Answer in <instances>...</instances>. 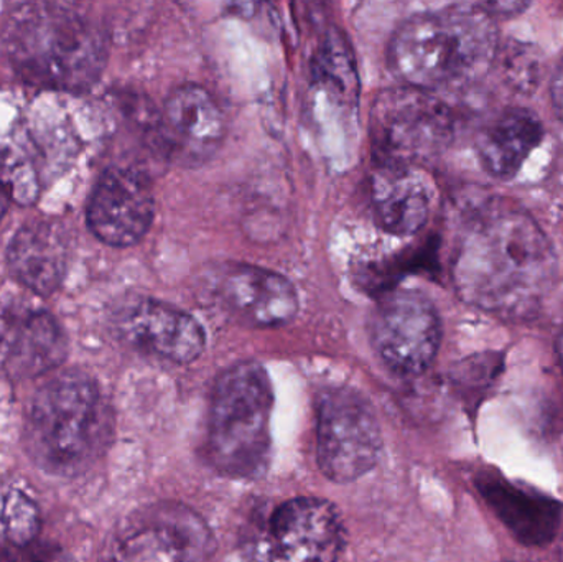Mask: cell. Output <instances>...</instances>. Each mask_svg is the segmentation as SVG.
Listing matches in <instances>:
<instances>
[{
	"label": "cell",
	"mask_w": 563,
	"mask_h": 562,
	"mask_svg": "<svg viewBox=\"0 0 563 562\" xmlns=\"http://www.w3.org/2000/svg\"><path fill=\"white\" fill-rule=\"evenodd\" d=\"M555 269L554 250L541 227L526 211L498 201L466 228L452 276L466 304L516 319L539 309Z\"/></svg>",
	"instance_id": "1"
},
{
	"label": "cell",
	"mask_w": 563,
	"mask_h": 562,
	"mask_svg": "<svg viewBox=\"0 0 563 562\" xmlns=\"http://www.w3.org/2000/svg\"><path fill=\"white\" fill-rule=\"evenodd\" d=\"M2 40L25 81L56 91L91 88L108 59L101 26L68 3H20L3 23Z\"/></svg>",
	"instance_id": "2"
},
{
	"label": "cell",
	"mask_w": 563,
	"mask_h": 562,
	"mask_svg": "<svg viewBox=\"0 0 563 562\" xmlns=\"http://www.w3.org/2000/svg\"><path fill=\"white\" fill-rule=\"evenodd\" d=\"M496 52L493 16L482 5H455L406 20L390 38L387 62L406 86L432 92L485 75Z\"/></svg>",
	"instance_id": "3"
},
{
	"label": "cell",
	"mask_w": 563,
	"mask_h": 562,
	"mask_svg": "<svg viewBox=\"0 0 563 562\" xmlns=\"http://www.w3.org/2000/svg\"><path fill=\"white\" fill-rule=\"evenodd\" d=\"M111 432V409L98 383L71 370L33 395L23 422V448L46 474L76 477L104 454Z\"/></svg>",
	"instance_id": "4"
},
{
	"label": "cell",
	"mask_w": 563,
	"mask_h": 562,
	"mask_svg": "<svg viewBox=\"0 0 563 562\" xmlns=\"http://www.w3.org/2000/svg\"><path fill=\"white\" fill-rule=\"evenodd\" d=\"M274 393L266 368L241 362L218 376L207 425V459L220 474L251 478L266 469Z\"/></svg>",
	"instance_id": "5"
},
{
	"label": "cell",
	"mask_w": 563,
	"mask_h": 562,
	"mask_svg": "<svg viewBox=\"0 0 563 562\" xmlns=\"http://www.w3.org/2000/svg\"><path fill=\"white\" fill-rule=\"evenodd\" d=\"M343 543L340 515L314 497L263 508L243 535V551L251 562H334Z\"/></svg>",
	"instance_id": "6"
},
{
	"label": "cell",
	"mask_w": 563,
	"mask_h": 562,
	"mask_svg": "<svg viewBox=\"0 0 563 562\" xmlns=\"http://www.w3.org/2000/svg\"><path fill=\"white\" fill-rule=\"evenodd\" d=\"M369 128L377 165H420L449 147L455 121L433 92L399 86L374 99Z\"/></svg>",
	"instance_id": "7"
},
{
	"label": "cell",
	"mask_w": 563,
	"mask_h": 562,
	"mask_svg": "<svg viewBox=\"0 0 563 562\" xmlns=\"http://www.w3.org/2000/svg\"><path fill=\"white\" fill-rule=\"evenodd\" d=\"M217 544L203 518L180 504L135 511L115 531L106 562H210Z\"/></svg>",
	"instance_id": "8"
},
{
	"label": "cell",
	"mask_w": 563,
	"mask_h": 562,
	"mask_svg": "<svg viewBox=\"0 0 563 562\" xmlns=\"http://www.w3.org/2000/svg\"><path fill=\"white\" fill-rule=\"evenodd\" d=\"M383 451L379 422L366 399L331 389L318 406L317 458L330 481L346 484L373 471Z\"/></svg>",
	"instance_id": "9"
},
{
	"label": "cell",
	"mask_w": 563,
	"mask_h": 562,
	"mask_svg": "<svg viewBox=\"0 0 563 562\" xmlns=\"http://www.w3.org/2000/svg\"><path fill=\"white\" fill-rule=\"evenodd\" d=\"M369 332L374 352L390 372L419 376L439 353L442 323L429 297L417 290H394L377 304Z\"/></svg>",
	"instance_id": "10"
},
{
	"label": "cell",
	"mask_w": 563,
	"mask_h": 562,
	"mask_svg": "<svg viewBox=\"0 0 563 562\" xmlns=\"http://www.w3.org/2000/svg\"><path fill=\"white\" fill-rule=\"evenodd\" d=\"M109 322L125 345L178 365L195 362L207 345L203 327L194 316L152 297L119 300Z\"/></svg>",
	"instance_id": "11"
},
{
	"label": "cell",
	"mask_w": 563,
	"mask_h": 562,
	"mask_svg": "<svg viewBox=\"0 0 563 562\" xmlns=\"http://www.w3.org/2000/svg\"><path fill=\"white\" fill-rule=\"evenodd\" d=\"M207 280L218 306L246 326L273 329L297 316L298 296L294 284L274 271L227 263L218 266Z\"/></svg>",
	"instance_id": "12"
},
{
	"label": "cell",
	"mask_w": 563,
	"mask_h": 562,
	"mask_svg": "<svg viewBox=\"0 0 563 562\" xmlns=\"http://www.w3.org/2000/svg\"><path fill=\"white\" fill-rule=\"evenodd\" d=\"M151 180L134 167L108 168L92 190L88 224L102 243L114 247L137 244L154 223Z\"/></svg>",
	"instance_id": "13"
},
{
	"label": "cell",
	"mask_w": 563,
	"mask_h": 562,
	"mask_svg": "<svg viewBox=\"0 0 563 562\" xmlns=\"http://www.w3.org/2000/svg\"><path fill=\"white\" fill-rule=\"evenodd\" d=\"M161 131L172 157L191 164L217 152L227 135V118L207 88L188 82L165 99Z\"/></svg>",
	"instance_id": "14"
},
{
	"label": "cell",
	"mask_w": 563,
	"mask_h": 562,
	"mask_svg": "<svg viewBox=\"0 0 563 562\" xmlns=\"http://www.w3.org/2000/svg\"><path fill=\"white\" fill-rule=\"evenodd\" d=\"M68 340L55 317L43 310L0 316V370L10 378H35L65 362Z\"/></svg>",
	"instance_id": "15"
},
{
	"label": "cell",
	"mask_w": 563,
	"mask_h": 562,
	"mask_svg": "<svg viewBox=\"0 0 563 562\" xmlns=\"http://www.w3.org/2000/svg\"><path fill=\"white\" fill-rule=\"evenodd\" d=\"M476 487L519 543L542 548L558 540L563 528V507L554 498L486 472L476 478Z\"/></svg>",
	"instance_id": "16"
},
{
	"label": "cell",
	"mask_w": 563,
	"mask_h": 562,
	"mask_svg": "<svg viewBox=\"0 0 563 562\" xmlns=\"http://www.w3.org/2000/svg\"><path fill=\"white\" fill-rule=\"evenodd\" d=\"M432 197V185L420 165H377L371 180L374 218L394 236H413L426 227Z\"/></svg>",
	"instance_id": "17"
},
{
	"label": "cell",
	"mask_w": 563,
	"mask_h": 562,
	"mask_svg": "<svg viewBox=\"0 0 563 562\" xmlns=\"http://www.w3.org/2000/svg\"><path fill=\"white\" fill-rule=\"evenodd\" d=\"M68 238L58 224L49 221L26 224L9 246V269L16 280L33 293L49 296L68 273Z\"/></svg>",
	"instance_id": "18"
},
{
	"label": "cell",
	"mask_w": 563,
	"mask_h": 562,
	"mask_svg": "<svg viewBox=\"0 0 563 562\" xmlns=\"http://www.w3.org/2000/svg\"><path fill=\"white\" fill-rule=\"evenodd\" d=\"M541 121L528 109H508L489 122L478 137V155L489 175L501 180L515 177L526 158L541 144Z\"/></svg>",
	"instance_id": "19"
},
{
	"label": "cell",
	"mask_w": 563,
	"mask_h": 562,
	"mask_svg": "<svg viewBox=\"0 0 563 562\" xmlns=\"http://www.w3.org/2000/svg\"><path fill=\"white\" fill-rule=\"evenodd\" d=\"M40 531V510L25 487L0 484V548L25 547L36 541Z\"/></svg>",
	"instance_id": "20"
},
{
	"label": "cell",
	"mask_w": 563,
	"mask_h": 562,
	"mask_svg": "<svg viewBox=\"0 0 563 562\" xmlns=\"http://www.w3.org/2000/svg\"><path fill=\"white\" fill-rule=\"evenodd\" d=\"M0 562H71L58 548L36 541L25 547L0 548Z\"/></svg>",
	"instance_id": "21"
},
{
	"label": "cell",
	"mask_w": 563,
	"mask_h": 562,
	"mask_svg": "<svg viewBox=\"0 0 563 562\" xmlns=\"http://www.w3.org/2000/svg\"><path fill=\"white\" fill-rule=\"evenodd\" d=\"M551 99L555 114L563 122V59L555 69L554 78H552Z\"/></svg>",
	"instance_id": "22"
},
{
	"label": "cell",
	"mask_w": 563,
	"mask_h": 562,
	"mask_svg": "<svg viewBox=\"0 0 563 562\" xmlns=\"http://www.w3.org/2000/svg\"><path fill=\"white\" fill-rule=\"evenodd\" d=\"M482 7H483V10H485V12H488L489 15L492 16H495V15H499V13H508V15H511V13H515V12H521V10H525L526 7V3H518V2H512V3H482Z\"/></svg>",
	"instance_id": "23"
},
{
	"label": "cell",
	"mask_w": 563,
	"mask_h": 562,
	"mask_svg": "<svg viewBox=\"0 0 563 562\" xmlns=\"http://www.w3.org/2000/svg\"><path fill=\"white\" fill-rule=\"evenodd\" d=\"M10 200H12V188H10L9 181L0 175V221L9 210Z\"/></svg>",
	"instance_id": "24"
},
{
	"label": "cell",
	"mask_w": 563,
	"mask_h": 562,
	"mask_svg": "<svg viewBox=\"0 0 563 562\" xmlns=\"http://www.w3.org/2000/svg\"><path fill=\"white\" fill-rule=\"evenodd\" d=\"M558 353H559V360H561V365L563 370V332L561 333V337H559L558 340Z\"/></svg>",
	"instance_id": "25"
},
{
	"label": "cell",
	"mask_w": 563,
	"mask_h": 562,
	"mask_svg": "<svg viewBox=\"0 0 563 562\" xmlns=\"http://www.w3.org/2000/svg\"><path fill=\"white\" fill-rule=\"evenodd\" d=\"M558 562H563V535L561 538V544H559Z\"/></svg>",
	"instance_id": "26"
}]
</instances>
